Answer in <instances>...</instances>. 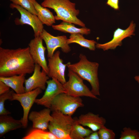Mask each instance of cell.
I'll return each mask as SVG.
<instances>
[{
    "instance_id": "cell-1",
    "label": "cell",
    "mask_w": 139,
    "mask_h": 139,
    "mask_svg": "<svg viewBox=\"0 0 139 139\" xmlns=\"http://www.w3.org/2000/svg\"><path fill=\"white\" fill-rule=\"evenodd\" d=\"M35 65L28 46L15 49L0 47V76L31 74Z\"/></svg>"
},
{
    "instance_id": "cell-2",
    "label": "cell",
    "mask_w": 139,
    "mask_h": 139,
    "mask_svg": "<svg viewBox=\"0 0 139 139\" xmlns=\"http://www.w3.org/2000/svg\"><path fill=\"white\" fill-rule=\"evenodd\" d=\"M79 57V60L78 62L73 64L69 62L67 67L83 80H86L90 83L91 91L94 95H100L98 75L99 63L90 61L86 56L82 54H80Z\"/></svg>"
},
{
    "instance_id": "cell-3",
    "label": "cell",
    "mask_w": 139,
    "mask_h": 139,
    "mask_svg": "<svg viewBox=\"0 0 139 139\" xmlns=\"http://www.w3.org/2000/svg\"><path fill=\"white\" fill-rule=\"evenodd\" d=\"M41 5L53 9L56 13L55 20H62L85 27V24L77 17L80 11L76 8V4L70 0H44Z\"/></svg>"
},
{
    "instance_id": "cell-4",
    "label": "cell",
    "mask_w": 139,
    "mask_h": 139,
    "mask_svg": "<svg viewBox=\"0 0 139 139\" xmlns=\"http://www.w3.org/2000/svg\"><path fill=\"white\" fill-rule=\"evenodd\" d=\"M48 129L57 139H71L70 134L75 119L72 116L57 110L52 111Z\"/></svg>"
},
{
    "instance_id": "cell-5",
    "label": "cell",
    "mask_w": 139,
    "mask_h": 139,
    "mask_svg": "<svg viewBox=\"0 0 139 139\" xmlns=\"http://www.w3.org/2000/svg\"><path fill=\"white\" fill-rule=\"evenodd\" d=\"M84 106L80 97H74L64 93L55 97L50 109L51 111L57 110L64 114L72 116L78 108Z\"/></svg>"
},
{
    "instance_id": "cell-6",
    "label": "cell",
    "mask_w": 139,
    "mask_h": 139,
    "mask_svg": "<svg viewBox=\"0 0 139 139\" xmlns=\"http://www.w3.org/2000/svg\"><path fill=\"white\" fill-rule=\"evenodd\" d=\"M68 72V80L63 84L66 94L75 97H86L99 100L84 83L81 77L69 69Z\"/></svg>"
},
{
    "instance_id": "cell-7",
    "label": "cell",
    "mask_w": 139,
    "mask_h": 139,
    "mask_svg": "<svg viewBox=\"0 0 139 139\" xmlns=\"http://www.w3.org/2000/svg\"><path fill=\"white\" fill-rule=\"evenodd\" d=\"M10 7L11 8L16 9L20 14V18H16L14 20L16 25L28 24L32 28L34 37L40 36L44 29V27L37 15L32 14L20 6L12 3L10 4Z\"/></svg>"
},
{
    "instance_id": "cell-8",
    "label": "cell",
    "mask_w": 139,
    "mask_h": 139,
    "mask_svg": "<svg viewBox=\"0 0 139 139\" xmlns=\"http://www.w3.org/2000/svg\"><path fill=\"white\" fill-rule=\"evenodd\" d=\"M42 90L37 88L31 91L21 94L14 92L11 101L17 100L20 103L23 110V117L21 118L23 128H26L28 125L29 112L37 97L42 92Z\"/></svg>"
},
{
    "instance_id": "cell-9",
    "label": "cell",
    "mask_w": 139,
    "mask_h": 139,
    "mask_svg": "<svg viewBox=\"0 0 139 139\" xmlns=\"http://www.w3.org/2000/svg\"><path fill=\"white\" fill-rule=\"evenodd\" d=\"M39 36L46 44L48 58L53 56L55 51L58 48H60L65 53H68L71 50V48L67 42L68 39L66 36H55L44 29Z\"/></svg>"
},
{
    "instance_id": "cell-10",
    "label": "cell",
    "mask_w": 139,
    "mask_h": 139,
    "mask_svg": "<svg viewBox=\"0 0 139 139\" xmlns=\"http://www.w3.org/2000/svg\"><path fill=\"white\" fill-rule=\"evenodd\" d=\"M47 86L43 96L40 98L36 99L35 103L38 105L50 108L52 102L59 94L66 93L63 84L55 78L48 80Z\"/></svg>"
},
{
    "instance_id": "cell-11",
    "label": "cell",
    "mask_w": 139,
    "mask_h": 139,
    "mask_svg": "<svg viewBox=\"0 0 139 139\" xmlns=\"http://www.w3.org/2000/svg\"><path fill=\"white\" fill-rule=\"evenodd\" d=\"M136 25L133 21L130 23L128 27L125 30L118 28L114 32L113 38L111 40L103 44L97 43L96 48L104 51L114 49L122 45V41L125 38L135 35Z\"/></svg>"
},
{
    "instance_id": "cell-12",
    "label": "cell",
    "mask_w": 139,
    "mask_h": 139,
    "mask_svg": "<svg viewBox=\"0 0 139 139\" xmlns=\"http://www.w3.org/2000/svg\"><path fill=\"white\" fill-rule=\"evenodd\" d=\"M43 39L40 36L34 37L28 44L29 51L35 64H37L48 75V67L45 56L46 48L43 44Z\"/></svg>"
},
{
    "instance_id": "cell-13",
    "label": "cell",
    "mask_w": 139,
    "mask_h": 139,
    "mask_svg": "<svg viewBox=\"0 0 139 139\" xmlns=\"http://www.w3.org/2000/svg\"><path fill=\"white\" fill-rule=\"evenodd\" d=\"M60 51H57L51 57L48 58V75L49 77L56 79L63 84L66 82L65 72L68 63H63V60L60 58Z\"/></svg>"
},
{
    "instance_id": "cell-14",
    "label": "cell",
    "mask_w": 139,
    "mask_h": 139,
    "mask_svg": "<svg viewBox=\"0 0 139 139\" xmlns=\"http://www.w3.org/2000/svg\"><path fill=\"white\" fill-rule=\"evenodd\" d=\"M41 66L35 64L32 75L25 82V92L31 91L37 88L44 90L46 88V85L49 77L43 70L40 71Z\"/></svg>"
},
{
    "instance_id": "cell-15",
    "label": "cell",
    "mask_w": 139,
    "mask_h": 139,
    "mask_svg": "<svg viewBox=\"0 0 139 139\" xmlns=\"http://www.w3.org/2000/svg\"><path fill=\"white\" fill-rule=\"evenodd\" d=\"M50 108H46L40 111H33L29 114L28 119L32 124L33 128L46 130L52 118Z\"/></svg>"
},
{
    "instance_id": "cell-16",
    "label": "cell",
    "mask_w": 139,
    "mask_h": 139,
    "mask_svg": "<svg viewBox=\"0 0 139 139\" xmlns=\"http://www.w3.org/2000/svg\"><path fill=\"white\" fill-rule=\"evenodd\" d=\"M76 120L79 124L88 127L93 132L98 131L105 125L106 122L103 117L90 112L81 114Z\"/></svg>"
},
{
    "instance_id": "cell-17",
    "label": "cell",
    "mask_w": 139,
    "mask_h": 139,
    "mask_svg": "<svg viewBox=\"0 0 139 139\" xmlns=\"http://www.w3.org/2000/svg\"><path fill=\"white\" fill-rule=\"evenodd\" d=\"M8 115H0V137L12 131L23 128L21 119H14Z\"/></svg>"
},
{
    "instance_id": "cell-18",
    "label": "cell",
    "mask_w": 139,
    "mask_h": 139,
    "mask_svg": "<svg viewBox=\"0 0 139 139\" xmlns=\"http://www.w3.org/2000/svg\"><path fill=\"white\" fill-rule=\"evenodd\" d=\"M26 75H16L9 77L0 76V81L5 83L17 94L25 92L23 84L25 82Z\"/></svg>"
},
{
    "instance_id": "cell-19",
    "label": "cell",
    "mask_w": 139,
    "mask_h": 139,
    "mask_svg": "<svg viewBox=\"0 0 139 139\" xmlns=\"http://www.w3.org/2000/svg\"><path fill=\"white\" fill-rule=\"evenodd\" d=\"M37 13V16L42 24L51 26L55 23V16L49 10L39 4L36 0H30Z\"/></svg>"
},
{
    "instance_id": "cell-20",
    "label": "cell",
    "mask_w": 139,
    "mask_h": 139,
    "mask_svg": "<svg viewBox=\"0 0 139 139\" xmlns=\"http://www.w3.org/2000/svg\"><path fill=\"white\" fill-rule=\"evenodd\" d=\"M52 27L54 30L71 34L79 33L87 35L91 32L90 30L85 27L78 28L75 27L73 23L63 21L59 24L53 25Z\"/></svg>"
},
{
    "instance_id": "cell-21",
    "label": "cell",
    "mask_w": 139,
    "mask_h": 139,
    "mask_svg": "<svg viewBox=\"0 0 139 139\" xmlns=\"http://www.w3.org/2000/svg\"><path fill=\"white\" fill-rule=\"evenodd\" d=\"M83 34L81 33L71 34L68 39L67 42L68 44L72 43L78 44L81 46L88 49L92 51L95 49L96 42L93 40H89L85 39Z\"/></svg>"
},
{
    "instance_id": "cell-22",
    "label": "cell",
    "mask_w": 139,
    "mask_h": 139,
    "mask_svg": "<svg viewBox=\"0 0 139 139\" xmlns=\"http://www.w3.org/2000/svg\"><path fill=\"white\" fill-rule=\"evenodd\" d=\"M93 132L91 129L84 128L75 119L70 134V137L71 139H84Z\"/></svg>"
},
{
    "instance_id": "cell-23",
    "label": "cell",
    "mask_w": 139,
    "mask_h": 139,
    "mask_svg": "<svg viewBox=\"0 0 139 139\" xmlns=\"http://www.w3.org/2000/svg\"><path fill=\"white\" fill-rule=\"evenodd\" d=\"M22 139H57L49 131L40 129L33 128Z\"/></svg>"
},
{
    "instance_id": "cell-24",
    "label": "cell",
    "mask_w": 139,
    "mask_h": 139,
    "mask_svg": "<svg viewBox=\"0 0 139 139\" xmlns=\"http://www.w3.org/2000/svg\"><path fill=\"white\" fill-rule=\"evenodd\" d=\"M13 90H10L8 92L0 95V115H9L11 112L5 108L4 103L7 100L11 101L12 98Z\"/></svg>"
},
{
    "instance_id": "cell-25",
    "label": "cell",
    "mask_w": 139,
    "mask_h": 139,
    "mask_svg": "<svg viewBox=\"0 0 139 139\" xmlns=\"http://www.w3.org/2000/svg\"><path fill=\"white\" fill-rule=\"evenodd\" d=\"M119 139H139V131L125 127L121 131Z\"/></svg>"
},
{
    "instance_id": "cell-26",
    "label": "cell",
    "mask_w": 139,
    "mask_h": 139,
    "mask_svg": "<svg viewBox=\"0 0 139 139\" xmlns=\"http://www.w3.org/2000/svg\"><path fill=\"white\" fill-rule=\"evenodd\" d=\"M12 3L18 5L32 14L37 15V13L30 0H10Z\"/></svg>"
},
{
    "instance_id": "cell-27",
    "label": "cell",
    "mask_w": 139,
    "mask_h": 139,
    "mask_svg": "<svg viewBox=\"0 0 139 139\" xmlns=\"http://www.w3.org/2000/svg\"><path fill=\"white\" fill-rule=\"evenodd\" d=\"M100 139H114L116 135L112 130L106 128L105 126L98 131Z\"/></svg>"
},
{
    "instance_id": "cell-28",
    "label": "cell",
    "mask_w": 139,
    "mask_h": 139,
    "mask_svg": "<svg viewBox=\"0 0 139 139\" xmlns=\"http://www.w3.org/2000/svg\"><path fill=\"white\" fill-rule=\"evenodd\" d=\"M106 4L115 10L119 9V0H108Z\"/></svg>"
},
{
    "instance_id": "cell-29",
    "label": "cell",
    "mask_w": 139,
    "mask_h": 139,
    "mask_svg": "<svg viewBox=\"0 0 139 139\" xmlns=\"http://www.w3.org/2000/svg\"><path fill=\"white\" fill-rule=\"evenodd\" d=\"M10 88L3 82L0 81V95L10 90Z\"/></svg>"
},
{
    "instance_id": "cell-30",
    "label": "cell",
    "mask_w": 139,
    "mask_h": 139,
    "mask_svg": "<svg viewBox=\"0 0 139 139\" xmlns=\"http://www.w3.org/2000/svg\"><path fill=\"white\" fill-rule=\"evenodd\" d=\"M84 139H100L98 131L93 132L89 135L85 137Z\"/></svg>"
},
{
    "instance_id": "cell-31",
    "label": "cell",
    "mask_w": 139,
    "mask_h": 139,
    "mask_svg": "<svg viewBox=\"0 0 139 139\" xmlns=\"http://www.w3.org/2000/svg\"><path fill=\"white\" fill-rule=\"evenodd\" d=\"M135 80L139 84V75L135 76L134 77Z\"/></svg>"
}]
</instances>
